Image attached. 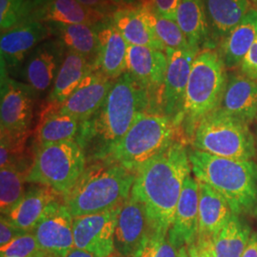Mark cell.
I'll list each match as a JSON object with an SVG mask.
<instances>
[{
    "instance_id": "1",
    "label": "cell",
    "mask_w": 257,
    "mask_h": 257,
    "mask_svg": "<svg viewBox=\"0 0 257 257\" xmlns=\"http://www.w3.org/2000/svg\"><path fill=\"white\" fill-rule=\"evenodd\" d=\"M143 111H153L151 96L132 74L125 72L115 79L98 110L80 123L75 141L82 148L87 163L107 159Z\"/></svg>"
},
{
    "instance_id": "2",
    "label": "cell",
    "mask_w": 257,
    "mask_h": 257,
    "mask_svg": "<svg viewBox=\"0 0 257 257\" xmlns=\"http://www.w3.org/2000/svg\"><path fill=\"white\" fill-rule=\"evenodd\" d=\"M191 170L186 142L181 139L138 169L131 193L144 205L153 230L169 232Z\"/></svg>"
},
{
    "instance_id": "3",
    "label": "cell",
    "mask_w": 257,
    "mask_h": 257,
    "mask_svg": "<svg viewBox=\"0 0 257 257\" xmlns=\"http://www.w3.org/2000/svg\"><path fill=\"white\" fill-rule=\"evenodd\" d=\"M195 178L209 185L227 200L237 215H257V165L252 161L188 151Z\"/></svg>"
},
{
    "instance_id": "4",
    "label": "cell",
    "mask_w": 257,
    "mask_h": 257,
    "mask_svg": "<svg viewBox=\"0 0 257 257\" xmlns=\"http://www.w3.org/2000/svg\"><path fill=\"white\" fill-rule=\"evenodd\" d=\"M136 173L109 159L90 162L63 201L74 217L105 211L131 194Z\"/></svg>"
},
{
    "instance_id": "5",
    "label": "cell",
    "mask_w": 257,
    "mask_h": 257,
    "mask_svg": "<svg viewBox=\"0 0 257 257\" xmlns=\"http://www.w3.org/2000/svg\"><path fill=\"white\" fill-rule=\"evenodd\" d=\"M228 75L217 52L200 51L194 58L178 122L185 140L191 141L199 121L220 106Z\"/></svg>"
},
{
    "instance_id": "6",
    "label": "cell",
    "mask_w": 257,
    "mask_h": 257,
    "mask_svg": "<svg viewBox=\"0 0 257 257\" xmlns=\"http://www.w3.org/2000/svg\"><path fill=\"white\" fill-rule=\"evenodd\" d=\"M179 139L187 142L171 117L161 112L143 111L107 159L137 173L141 166Z\"/></svg>"
},
{
    "instance_id": "7",
    "label": "cell",
    "mask_w": 257,
    "mask_h": 257,
    "mask_svg": "<svg viewBox=\"0 0 257 257\" xmlns=\"http://www.w3.org/2000/svg\"><path fill=\"white\" fill-rule=\"evenodd\" d=\"M191 143L198 151L235 160L249 161L256 154L255 139L248 123L220 106L199 121Z\"/></svg>"
},
{
    "instance_id": "8",
    "label": "cell",
    "mask_w": 257,
    "mask_h": 257,
    "mask_svg": "<svg viewBox=\"0 0 257 257\" xmlns=\"http://www.w3.org/2000/svg\"><path fill=\"white\" fill-rule=\"evenodd\" d=\"M86 166L84 151L75 140L47 144L37 147L27 182L47 186L63 196L74 188Z\"/></svg>"
},
{
    "instance_id": "9",
    "label": "cell",
    "mask_w": 257,
    "mask_h": 257,
    "mask_svg": "<svg viewBox=\"0 0 257 257\" xmlns=\"http://www.w3.org/2000/svg\"><path fill=\"white\" fill-rule=\"evenodd\" d=\"M35 95L27 84L10 78L6 67L1 64V133L28 138L34 118Z\"/></svg>"
},
{
    "instance_id": "10",
    "label": "cell",
    "mask_w": 257,
    "mask_h": 257,
    "mask_svg": "<svg viewBox=\"0 0 257 257\" xmlns=\"http://www.w3.org/2000/svg\"><path fill=\"white\" fill-rule=\"evenodd\" d=\"M122 205L123 203L105 211L74 217V248L95 257H110L115 249L114 231Z\"/></svg>"
},
{
    "instance_id": "11",
    "label": "cell",
    "mask_w": 257,
    "mask_h": 257,
    "mask_svg": "<svg viewBox=\"0 0 257 257\" xmlns=\"http://www.w3.org/2000/svg\"><path fill=\"white\" fill-rule=\"evenodd\" d=\"M199 52L192 47L179 50H166L168 66L162 92L161 110L164 114L175 121L177 127L183 109L185 92L193 61Z\"/></svg>"
},
{
    "instance_id": "12",
    "label": "cell",
    "mask_w": 257,
    "mask_h": 257,
    "mask_svg": "<svg viewBox=\"0 0 257 257\" xmlns=\"http://www.w3.org/2000/svg\"><path fill=\"white\" fill-rule=\"evenodd\" d=\"M33 233L42 251L64 257L74 248V216L63 197L50 204Z\"/></svg>"
},
{
    "instance_id": "13",
    "label": "cell",
    "mask_w": 257,
    "mask_h": 257,
    "mask_svg": "<svg viewBox=\"0 0 257 257\" xmlns=\"http://www.w3.org/2000/svg\"><path fill=\"white\" fill-rule=\"evenodd\" d=\"M168 58L165 52L145 46L128 45L127 72L147 90L154 112H162L161 100Z\"/></svg>"
},
{
    "instance_id": "14",
    "label": "cell",
    "mask_w": 257,
    "mask_h": 257,
    "mask_svg": "<svg viewBox=\"0 0 257 257\" xmlns=\"http://www.w3.org/2000/svg\"><path fill=\"white\" fill-rule=\"evenodd\" d=\"M63 43L55 39H47L28 55L22 66V77L35 94L46 92L54 85L55 77L63 63Z\"/></svg>"
},
{
    "instance_id": "15",
    "label": "cell",
    "mask_w": 257,
    "mask_h": 257,
    "mask_svg": "<svg viewBox=\"0 0 257 257\" xmlns=\"http://www.w3.org/2000/svg\"><path fill=\"white\" fill-rule=\"evenodd\" d=\"M153 228L144 205L133 193L123 203L114 231V248L121 257H133Z\"/></svg>"
},
{
    "instance_id": "16",
    "label": "cell",
    "mask_w": 257,
    "mask_h": 257,
    "mask_svg": "<svg viewBox=\"0 0 257 257\" xmlns=\"http://www.w3.org/2000/svg\"><path fill=\"white\" fill-rule=\"evenodd\" d=\"M54 36L50 27L32 20L1 33V64L14 69L25 61L30 53L40 43Z\"/></svg>"
},
{
    "instance_id": "17",
    "label": "cell",
    "mask_w": 257,
    "mask_h": 257,
    "mask_svg": "<svg viewBox=\"0 0 257 257\" xmlns=\"http://www.w3.org/2000/svg\"><path fill=\"white\" fill-rule=\"evenodd\" d=\"M114 81L99 71L93 70L74 92L59 104V111L80 122L89 119L101 107Z\"/></svg>"
},
{
    "instance_id": "18",
    "label": "cell",
    "mask_w": 257,
    "mask_h": 257,
    "mask_svg": "<svg viewBox=\"0 0 257 257\" xmlns=\"http://www.w3.org/2000/svg\"><path fill=\"white\" fill-rule=\"evenodd\" d=\"M199 183L189 175L184 183L182 193L176 207L175 218L168 236L175 248L190 247L198 235Z\"/></svg>"
},
{
    "instance_id": "19",
    "label": "cell",
    "mask_w": 257,
    "mask_h": 257,
    "mask_svg": "<svg viewBox=\"0 0 257 257\" xmlns=\"http://www.w3.org/2000/svg\"><path fill=\"white\" fill-rule=\"evenodd\" d=\"M95 29L98 37V50L93 68L115 80L127 72L128 44L110 19L98 23Z\"/></svg>"
},
{
    "instance_id": "20",
    "label": "cell",
    "mask_w": 257,
    "mask_h": 257,
    "mask_svg": "<svg viewBox=\"0 0 257 257\" xmlns=\"http://www.w3.org/2000/svg\"><path fill=\"white\" fill-rule=\"evenodd\" d=\"M110 19L128 45L149 47L166 53L165 47L156 38L149 21L145 3L136 8L116 10Z\"/></svg>"
},
{
    "instance_id": "21",
    "label": "cell",
    "mask_w": 257,
    "mask_h": 257,
    "mask_svg": "<svg viewBox=\"0 0 257 257\" xmlns=\"http://www.w3.org/2000/svg\"><path fill=\"white\" fill-rule=\"evenodd\" d=\"M220 107L230 115L249 124L257 115V79L230 74Z\"/></svg>"
},
{
    "instance_id": "22",
    "label": "cell",
    "mask_w": 257,
    "mask_h": 257,
    "mask_svg": "<svg viewBox=\"0 0 257 257\" xmlns=\"http://www.w3.org/2000/svg\"><path fill=\"white\" fill-rule=\"evenodd\" d=\"M199 183L198 235L196 240L208 241L230 220L232 211L229 203L207 184Z\"/></svg>"
},
{
    "instance_id": "23",
    "label": "cell",
    "mask_w": 257,
    "mask_h": 257,
    "mask_svg": "<svg viewBox=\"0 0 257 257\" xmlns=\"http://www.w3.org/2000/svg\"><path fill=\"white\" fill-rule=\"evenodd\" d=\"M257 37V9L250 8L219 43L217 51L226 68L240 66Z\"/></svg>"
},
{
    "instance_id": "24",
    "label": "cell",
    "mask_w": 257,
    "mask_h": 257,
    "mask_svg": "<svg viewBox=\"0 0 257 257\" xmlns=\"http://www.w3.org/2000/svg\"><path fill=\"white\" fill-rule=\"evenodd\" d=\"M60 197H62L60 193L47 186H33L4 216L20 230L25 232L33 231L50 204Z\"/></svg>"
},
{
    "instance_id": "25",
    "label": "cell",
    "mask_w": 257,
    "mask_h": 257,
    "mask_svg": "<svg viewBox=\"0 0 257 257\" xmlns=\"http://www.w3.org/2000/svg\"><path fill=\"white\" fill-rule=\"evenodd\" d=\"M107 19L106 13L84 6L77 0H51L37 11L32 20L45 23L95 26Z\"/></svg>"
},
{
    "instance_id": "26",
    "label": "cell",
    "mask_w": 257,
    "mask_h": 257,
    "mask_svg": "<svg viewBox=\"0 0 257 257\" xmlns=\"http://www.w3.org/2000/svg\"><path fill=\"white\" fill-rule=\"evenodd\" d=\"M80 121L59 111V104L47 101L40 112L36 128L37 147L75 140L80 128Z\"/></svg>"
},
{
    "instance_id": "27",
    "label": "cell",
    "mask_w": 257,
    "mask_h": 257,
    "mask_svg": "<svg viewBox=\"0 0 257 257\" xmlns=\"http://www.w3.org/2000/svg\"><path fill=\"white\" fill-rule=\"evenodd\" d=\"M176 22L192 48L198 51L213 49L204 0H181Z\"/></svg>"
},
{
    "instance_id": "28",
    "label": "cell",
    "mask_w": 257,
    "mask_h": 257,
    "mask_svg": "<svg viewBox=\"0 0 257 257\" xmlns=\"http://www.w3.org/2000/svg\"><path fill=\"white\" fill-rule=\"evenodd\" d=\"M213 48L250 9L249 0H204Z\"/></svg>"
},
{
    "instance_id": "29",
    "label": "cell",
    "mask_w": 257,
    "mask_h": 257,
    "mask_svg": "<svg viewBox=\"0 0 257 257\" xmlns=\"http://www.w3.org/2000/svg\"><path fill=\"white\" fill-rule=\"evenodd\" d=\"M93 70V63L87 57L67 50L47 101L62 104Z\"/></svg>"
},
{
    "instance_id": "30",
    "label": "cell",
    "mask_w": 257,
    "mask_h": 257,
    "mask_svg": "<svg viewBox=\"0 0 257 257\" xmlns=\"http://www.w3.org/2000/svg\"><path fill=\"white\" fill-rule=\"evenodd\" d=\"M251 236L248 223L232 213L228 221L210 242L209 248L215 257H242Z\"/></svg>"
},
{
    "instance_id": "31",
    "label": "cell",
    "mask_w": 257,
    "mask_h": 257,
    "mask_svg": "<svg viewBox=\"0 0 257 257\" xmlns=\"http://www.w3.org/2000/svg\"><path fill=\"white\" fill-rule=\"evenodd\" d=\"M53 35L59 39L68 51L87 57L94 62L98 50V37L95 26L86 24L46 23Z\"/></svg>"
},
{
    "instance_id": "32",
    "label": "cell",
    "mask_w": 257,
    "mask_h": 257,
    "mask_svg": "<svg viewBox=\"0 0 257 257\" xmlns=\"http://www.w3.org/2000/svg\"><path fill=\"white\" fill-rule=\"evenodd\" d=\"M29 172L21 169L20 164L1 168L0 171V211L1 215L9 212L22 199L25 192Z\"/></svg>"
},
{
    "instance_id": "33",
    "label": "cell",
    "mask_w": 257,
    "mask_h": 257,
    "mask_svg": "<svg viewBox=\"0 0 257 257\" xmlns=\"http://www.w3.org/2000/svg\"><path fill=\"white\" fill-rule=\"evenodd\" d=\"M145 4L147 7L148 19L153 27L154 33L158 41L165 47L166 50H179L191 47L176 20L161 17L151 8L147 2Z\"/></svg>"
},
{
    "instance_id": "34",
    "label": "cell",
    "mask_w": 257,
    "mask_h": 257,
    "mask_svg": "<svg viewBox=\"0 0 257 257\" xmlns=\"http://www.w3.org/2000/svg\"><path fill=\"white\" fill-rule=\"evenodd\" d=\"M37 13L30 0H0V28L1 33L32 21Z\"/></svg>"
},
{
    "instance_id": "35",
    "label": "cell",
    "mask_w": 257,
    "mask_h": 257,
    "mask_svg": "<svg viewBox=\"0 0 257 257\" xmlns=\"http://www.w3.org/2000/svg\"><path fill=\"white\" fill-rule=\"evenodd\" d=\"M133 257H178V249L170 241L168 232L152 230Z\"/></svg>"
},
{
    "instance_id": "36",
    "label": "cell",
    "mask_w": 257,
    "mask_h": 257,
    "mask_svg": "<svg viewBox=\"0 0 257 257\" xmlns=\"http://www.w3.org/2000/svg\"><path fill=\"white\" fill-rule=\"evenodd\" d=\"M42 251L33 231L26 232L0 247L1 257H35Z\"/></svg>"
},
{
    "instance_id": "37",
    "label": "cell",
    "mask_w": 257,
    "mask_h": 257,
    "mask_svg": "<svg viewBox=\"0 0 257 257\" xmlns=\"http://www.w3.org/2000/svg\"><path fill=\"white\" fill-rule=\"evenodd\" d=\"M180 2L181 0H149L147 3L161 17L176 20L177 9Z\"/></svg>"
},
{
    "instance_id": "38",
    "label": "cell",
    "mask_w": 257,
    "mask_h": 257,
    "mask_svg": "<svg viewBox=\"0 0 257 257\" xmlns=\"http://www.w3.org/2000/svg\"><path fill=\"white\" fill-rule=\"evenodd\" d=\"M26 233L15 226L11 221L8 220L4 215L0 218V247L7 245L14 239Z\"/></svg>"
},
{
    "instance_id": "39",
    "label": "cell",
    "mask_w": 257,
    "mask_h": 257,
    "mask_svg": "<svg viewBox=\"0 0 257 257\" xmlns=\"http://www.w3.org/2000/svg\"><path fill=\"white\" fill-rule=\"evenodd\" d=\"M242 74L249 78L257 79V37L244 60L240 65Z\"/></svg>"
},
{
    "instance_id": "40",
    "label": "cell",
    "mask_w": 257,
    "mask_h": 257,
    "mask_svg": "<svg viewBox=\"0 0 257 257\" xmlns=\"http://www.w3.org/2000/svg\"><path fill=\"white\" fill-rule=\"evenodd\" d=\"M188 253L190 257H215L207 242L196 240L190 247H188Z\"/></svg>"
},
{
    "instance_id": "41",
    "label": "cell",
    "mask_w": 257,
    "mask_h": 257,
    "mask_svg": "<svg viewBox=\"0 0 257 257\" xmlns=\"http://www.w3.org/2000/svg\"><path fill=\"white\" fill-rule=\"evenodd\" d=\"M77 1L80 2L84 6L101 11L103 13H106V10L108 8L107 7L108 3L110 2L109 0H77Z\"/></svg>"
},
{
    "instance_id": "42",
    "label": "cell",
    "mask_w": 257,
    "mask_h": 257,
    "mask_svg": "<svg viewBox=\"0 0 257 257\" xmlns=\"http://www.w3.org/2000/svg\"><path fill=\"white\" fill-rule=\"evenodd\" d=\"M242 257H257V233H252Z\"/></svg>"
},
{
    "instance_id": "43",
    "label": "cell",
    "mask_w": 257,
    "mask_h": 257,
    "mask_svg": "<svg viewBox=\"0 0 257 257\" xmlns=\"http://www.w3.org/2000/svg\"><path fill=\"white\" fill-rule=\"evenodd\" d=\"M64 257H95L94 255H92V253L88 252V251H85L82 249H79V248H74L70 250Z\"/></svg>"
},
{
    "instance_id": "44",
    "label": "cell",
    "mask_w": 257,
    "mask_h": 257,
    "mask_svg": "<svg viewBox=\"0 0 257 257\" xmlns=\"http://www.w3.org/2000/svg\"><path fill=\"white\" fill-rule=\"evenodd\" d=\"M109 1L113 5L119 6L121 8H126V7H131L132 5H135L138 0H109Z\"/></svg>"
},
{
    "instance_id": "45",
    "label": "cell",
    "mask_w": 257,
    "mask_h": 257,
    "mask_svg": "<svg viewBox=\"0 0 257 257\" xmlns=\"http://www.w3.org/2000/svg\"><path fill=\"white\" fill-rule=\"evenodd\" d=\"M30 1H31V2L33 3V5L36 7L37 12L38 10L41 9L42 7H44L47 3H49L51 0H30Z\"/></svg>"
},
{
    "instance_id": "46",
    "label": "cell",
    "mask_w": 257,
    "mask_h": 257,
    "mask_svg": "<svg viewBox=\"0 0 257 257\" xmlns=\"http://www.w3.org/2000/svg\"><path fill=\"white\" fill-rule=\"evenodd\" d=\"M178 257H190L188 253V248L182 247L178 249Z\"/></svg>"
},
{
    "instance_id": "47",
    "label": "cell",
    "mask_w": 257,
    "mask_h": 257,
    "mask_svg": "<svg viewBox=\"0 0 257 257\" xmlns=\"http://www.w3.org/2000/svg\"><path fill=\"white\" fill-rule=\"evenodd\" d=\"M35 257H61L59 255H56L54 253H51V252H46V251H40L37 255Z\"/></svg>"
},
{
    "instance_id": "48",
    "label": "cell",
    "mask_w": 257,
    "mask_h": 257,
    "mask_svg": "<svg viewBox=\"0 0 257 257\" xmlns=\"http://www.w3.org/2000/svg\"><path fill=\"white\" fill-rule=\"evenodd\" d=\"M251 1L254 3V5L257 7V0H251Z\"/></svg>"
}]
</instances>
